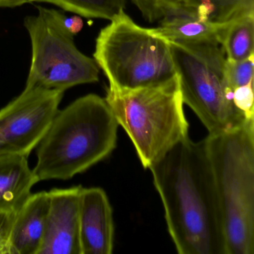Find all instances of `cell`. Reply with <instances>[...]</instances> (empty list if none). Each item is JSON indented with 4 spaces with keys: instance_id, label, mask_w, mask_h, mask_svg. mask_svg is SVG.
Masks as SVG:
<instances>
[{
    "instance_id": "52a82bcc",
    "label": "cell",
    "mask_w": 254,
    "mask_h": 254,
    "mask_svg": "<svg viewBox=\"0 0 254 254\" xmlns=\"http://www.w3.org/2000/svg\"><path fill=\"white\" fill-rule=\"evenodd\" d=\"M38 9L37 15L24 20L32 48L26 86L65 92L99 81V66L77 49L75 32L64 14L41 6Z\"/></svg>"
},
{
    "instance_id": "6da1fadb",
    "label": "cell",
    "mask_w": 254,
    "mask_h": 254,
    "mask_svg": "<svg viewBox=\"0 0 254 254\" xmlns=\"http://www.w3.org/2000/svg\"><path fill=\"white\" fill-rule=\"evenodd\" d=\"M178 254H227L222 217L204 140L189 136L149 168Z\"/></svg>"
},
{
    "instance_id": "ffe728a7",
    "label": "cell",
    "mask_w": 254,
    "mask_h": 254,
    "mask_svg": "<svg viewBox=\"0 0 254 254\" xmlns=\"http://www.w3.org/2000/svg\"><path fill=\"white\" fill-rule=\"evenodd\" d=\"M29 2L30 0H0V8H14Z\"/></svg>"
},
{
    "instance_id": "5bb4252c",
    "label": "cell",
    "mask_w": 254,
    "mask_h": 254,
    "mask_svg": "<svg viewBox=\"0 0 254 254\" xmlns=\"http://www.w3.org/2000/svg\"><path fill=\"white\" fill-rule=\"evenodd\" d=\"M225 27L215 26L193 17L172 16L162 20L161 25L153 29L157 35L168 41H218L220 42Z\"/></svg>"
},
{
    "instance_id": "277c9868",
    "label": "cell",
    "mask_w": 254,
    "mask_h": 254,
    "mask_svg": "<svg viewBox=\"0 0 254 254\" xmlns=\"http://www.w3.org/2000/svg\"><path fill=\"white\" fill-rule=\"evenodd\" d=\"M105 99L145 169L189 136L178 75L163 84L135 90L108 87Z\"/></svg>"
},
{
    "instance_id": "d6986e66",
    "label": "cell",
    "mask_w": 254,
    "mask_h": 254,
    "mask_svg": "<svg viewBox=\"0 0 254 254\" xmlns=\"http://www.w3.org/2000/svg\"><path fill=\"white\" fill-rule=\"evenodd\" d=\"M16 212L0 214V254H8V241Z\"/></svg>"
},
{
    "instance_id": "e0dca14e",
    "label": "cell",
    "mask_w": 254,
    "mask_h": 254,
    "mask_svg": "<svg viewBox=\"0 0 254 254\" xmlns=\"http://www.w3.org/2000/svg\"><path fill=\"white\" fill-rule=\"evenodd\" d=\"M254 56L241 62L226 59L225 74L233 91L239 87L254 84Z\"/></svg>"
},
{
    "instance_id": "8992f818",
    "label": "cell",
    "mask_w": 254,
    "mask_h": 254,
    "mask_svg": "<svg viewBox=\"0 0 254 254\" xmlns=\"http://www.w3.org/2000/svg\"><path fill=\"white\" fill-rule=\"evenodd\" d=\"M93 57L109 87L118 90L157 85L177 76L167 41L125 12L101 30Z\"/></svg>"
},
{
    "instance_id": "9a60e30c",
    "label": "cell",
    "mask_w": 254,
    "mask_h": 254,
    "mask_svg": "<svg viewBox=\"0 0 254 254\" xmlns=\"http://www.w3.org/2000/svg\"><path fill=\"white\" fill-rule=\"evenodd\" d=\"M220 43L227 60L241 62L254 56V15L226 26Z\"/></svg>"
},
{
    "instance_id": "30bf717a",
    "label": "cell",
    "mask_w": 254,
    "mask_h": 254,
    "mask_svg": "<svg viewBox=\"0 0 254 254\" xmlns=\"http://www.w3.org/2000/svg\"><path fill=\"white\" fill-rule=\"evenodd\" d=\"M81 254H111L114 250L113 210L99 187L81 189L79 206Z\"/></svg>"
},
{
    "instance_id": "ac0fdd59",
    "label": "cell",
    "mask_w": 254,
    "mask_h": 254,
    "mask_svg": "<svg viewBox=\"0 0 254 254\" xmlns=\"http://www.w3.org/2000/svg\"><path fill=\"white\" fill-rule=\"evenodd\" d=\"M142 17L149 23H155L173 16L175 0H131Z\"/></svg>"
},
{
    "instance_id": "2e32d148",
    "label": "cell",
    "mask_w": 254,
    "mask_h": 254,
    "mask_svg": "<svg viewBox=\"0 0 254 254\" xmlns=\"http://www.w3.org/2000/svg\"><path fill=\"white\" fill-rule=\"evenodd\" d=\"M35 2L53 4L82 17L111 21L124 12L126 7V0H30Z\"/></svg>"
},
{
    "instance_id": "7c38bea8",
    "label": "cell",
    "mask_w": 254,
    "mask_h": 254,
    "mask_svg": "<svg viewBox=\"0 0 254 254\" xmlns=\"http://www.w3.org/2000/svg\"><path fill=\"white\" fill-rule=\"evenodd\" d=\"M38 183L27 157H0V214L18 210Z\"/></svg>"
},
{
    "instance_id": "3957f363",
    "label": "cell",
    "mask_w": 254,
    "mask_h": 254,
    "mask_svg": "<svg viewBox=\"0 0 254 254\" xmlns=\"http://www.w3.org/2000/svg\"><path fill=\"white\" fill-rule=\"evenodd\" d=\"M204 140L222 217L226 254H254V119Z\"/></svg>"
},
{
    "instance_id": "8fae6325",
    "label": "cell",
    "mask_w": 254,
    "mask_h": 254,
    "mask_svg": "<svg viewBox=\"0 0 254 254\" xmlns=\"http://www.w3.org/2000/svg\"><path fill=\"white\" fill-rule=\"evenodd\" d=\"M50 199L48 191L31 194L14 214L8 254H38L45 231Z\"/></svg>"
},
{
    "instance_id": "4fadbf2b",
    "label": "cell",
    "mask_w": 254,
    "mask_h": 254,
    "mask_svg": "<svg viewBox=\"0 0 254 254\" xmlns=\"http://www.w3.org/2000/svg\"><path fill=\"white\" fill-rule=\"evenodd\" d=\"M253 15L254 0H175L173 16L193 17L221 27Z\"/></svg>"
},
{
    "instance_id": "9c48e42d",
    "label": "cell",
    "mask_w": 254,
    "mask_h": 254,
    "mask_svg": "<svg viewBox=\"0 0 254 254\" xmlns=\"http://www.w3.org/2000/svg\"><path fill=\"white\" fill-rule=\"evenodd\" d=\"M81 189V186H77L48 191L50 205L38 254H81L79 236Z\"/></svg>"
},
{
    "instance_id": "7a4b0ae2",
    "label": "cell",
    "mask_w": 254,
    "mask_h": 254,
    "mask_svg": "<svg viewBox=\"0 0 254 254\" xmlns=\"http://www.w3.org/2000/svg\"><path fill=\"white\" fill-rule=\"evenodd\" d=\"M119 124L106 100L89 94L58 111L38 145V183L68 180L105 160L117 146Z\"/></svg>"
},
{
    "instance_id": "5b68a950",
    "label": "cell",
    "mask_w": 254,
    "mask_h": 254,
    "mask_svg": "<svg viewBox=\"0 0 254 254\" xmlns=\"http://www.w3.org/2000/svg\"><path fill=\"white\" fill-rule=\"evenodd\" d=\"M166 41L184 103L194 111L209 134L231 130L249 120L233 102L219 41Z\"/></svg>"
},
{
    "instance_id": "ba28073f",
    "label": "cell",
    "mask_w": 254,
    "mask_h": 254,
    "mask_svg": "<svg viewBox=\"0 0 254 254\" xmlns=\"http://www.w3.org/2000/svg\"><path fill=\"white\" fill-rule=\"evenodd\" d=\"M64 92L26 86L0 110V157H29L59 111Z\"/></svg>"
}]
</instances>
